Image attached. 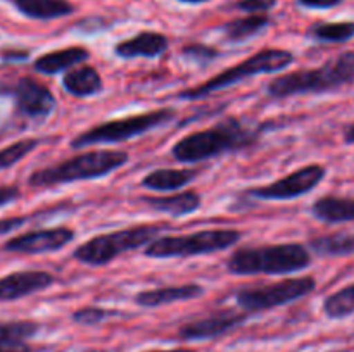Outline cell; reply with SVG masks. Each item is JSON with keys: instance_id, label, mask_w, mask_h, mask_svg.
Wrapping results in <instances>:
<instances>
[{"instance_id": "cell-10", "label": "cell", "mask_w": 354, "mask_h": 352, "mask_svg": "<svg viewBox=\"0 0 354 352\" xmlns=\"http://www.w3.org/2000/svg\"><path fill=\"white\" fill-rule=\"evenodd\" d=\"M325 175H327V169L324 166L308 164L277 182L251 188L248 193L259 200H294L317 188L324 182Z\"/></svg>"}, {"instance_id": "cell-25", "label": "cell", "mask_w": 354, "mask_h": 352, "mask_svg": "<svg viewBox=\"0 0 354 352\" xmlns=\"http://www.w3.org/2000/svg\"><path fill=\"white\" fill-rule=\"evenodd\" d=\"M310 37L325 43H344L354 38V21L342 23H318L310 28Z\"/></svg>"}, {"instance_id": "cell-38", "label": "cell", "mask_w": 354, "mask_h": 352, "mask_svg": "<svg viewBox=\"0 0 354 352\" xmlns=\"http://www.w3.org/2000/svg\"><path fill=\"white\" fill-rule=\"evenodd\" d=\"M147 352H196L192 349H171V351H147Z\"/></svg>"}, {"instance_id": "cell-8", "label": "cell", "mask_w": 354, "mask_h": 352, "mask_svg": "<svg viewBox=\"0 0 354 352\" xmlns=\"http://www.w3.org/2000/svg\"><path fill=\"white\" fill-rule=\"evenodd\" d=\"M175 117L173 109H158L144 114H133V116L121 117V119L106 121V123L95 124L88 130L82 131L71 140L73 148H85L92 145L102 144H121L135 137L156 130L161 124L169 123Z\"/></svg>"}, {"instance_id": "cell-17", "label": "cell", "mask_w": 354, "mask_h": 352, "mask_svg": "<svg viewBox=\"0 0 354 352\" xmlns=\"http://www.w3.org/2000/svg\"><path fill=\"white\" fill-rule=\"evenodd\" d=\"M90 59V52L85 47H66L59 48V50L47 52V54L40 55L37 61L33 62L35 71H38L40 75L54 76L59 75L62 71H69L75 66L83 64Z\"/></svg>"}, {"instance_id": "cell-34", "label": "cell", "mask_w": 354, "mask_h": 352, "mask_svg": "<svg viewBox=\"0 0 354 352\" xmlns=\"http://www.w3.org/2000/svg\"><path fill=\"white\" fill-rule=\"evenodd\" d=\"M24 223H26V217H3V219H0V235L17 230Z\"/></svg>"}, {"instance_id": "cell-14", "label": "cell", "mask_w": 354, "mask_h": 352, "mask_svg": "<svg viewBox=\"0 0 354 352\" xmlns=\"http://www.w3.org/2000/svg\"><path fill=\"white\" fill-rule=\"evenodd\" d=\"M54 283V276L47 271H14L0 278V302L23 299L48 289Z\"/></svg>"}, {"instance_id": "cell-29", "label": "cell", "mask_w": 354, "mask_h": 352, "mask_svg": "<svg viewBox=\"0 0 354 352\" xmlns=\"http://www.w3.org/2000/svg\"><path fill=\"white\" fill-rule=\"evenodd\" d=\"M182 54L185 55L189 61L196 62L199 66L211 64L213 61H216L220 57V52L216 48L209 47V45L204 43H189L182 48Z\"/></svg>"}, {"instance_id": "cell-36", "label": "cell", "mask_w": 354, "mask_h": 352, "mask_svg": "<svg viewBox=\"0 0 354 352\" xmlns=\"http://www.w3.org/2000/svg\"><path fill=\"white\" fill-rule=\"evenodd\" d=\"M28 57H30V54H28L26 50H10L2 55V61L9 62V64H14V62L28 61Z\"/></svg>"}, {"instance_id": "cell-23", "label": "cell", "mask_w": 354, "mask_h": 352, "mask_svg": "<svg viewBox=\"0 0 354 352\" xmlns=\"http://www.w3.org/2000/svg\"><path fill=\"white\" fill-rule=\"evenodd\" d=\"M268 24L270 17L266 14H251L248 17H241V19L230 21V23L225 24L223 35L227 40L239 43V41H245L261 33Z\"/></svg>"}, {"instance_id": "cell-26", "label": "cell", "mask_w": 354, "mask_h": 352, "mask_svg": "<svg viewBox=\"0 0 354 352\" xmlns=\"http://www.w3.org/2000/svg\"><path fill=\"white\" fill-rule=\"evenodd\" d=\"M324 313L330 320H342L354 314V283L328 295L324 302Z\"/></svg>"}, {"instance_id": "cell-3", "label": "cell", "mask_w": 354, "mask_h": 352, "mask_svg": "<svg viewBox=\"0 0 354 352\" xmlns=\"http://www.w3.org/2000/svg\"><path fill=\"white\" fill-rule=\"evenodd\" d=\"M127 162L128 154L124 150H88L61 161L59 164L37 169L28 178V185L33 188H48L75 182L99 179L118 171Z\"/></svg>"}, {"instance_id": "cell-12", "label": "cell", "mask_w": 354, "mask_h": 352, "mask_svg": "<svg viewBox=\"0 0 354 352\" xmlns=\"http://www.w3.org/2000/svg\"><path fill=\"white\" fill-rule=\"evenodd\" d=\"M12 97L17 113L30 119H47L57 106L50 90L33 78H21L12 86Z\"/></svg>"}, {"instance_id": "cell-30", "label": "cell", "mask_w": 354, "mask_h": 352, "mask_svg": "<svg viewBox=\"0 0 354 352\" xmlns=\"http://www.w3.org/2000/svg\"><path fill=\"white\" fill-rule=\"evenodd\" d=\"M113 311L102 309V307H95V306H86L82 307V309L75 311L73 313V321L78 324H85V326H93V324H99L102 321H106L107 317L113 316Z\"/></svg>"}, {"instance_id": "cell-4", "label": "cell", "mask_w": 354, "mask_h": 352, "mask_svg": "<svg viewBox=\"0 0 354 352\" xmlns=\"http://www.w3.org/2000/svg\"><path fill=\"white\" fill-rule=\"evenodd\" d=\"M354 79V52H344L317 69H301L272 79L266 86L270 97L286 99L308 93H325Z\"/></svg>"}, {"instance_id": "cell-31", "label": "cell", "mask_w": 354, "mask_h": 352, "mask_svg": "<svg viewBox=\"0 0 354 352\" xmlns=\"http://www.w3.org/2000/svg\"><path fill=\"white\" fill-rule=\"evenodd\" d=\"M277 0H241L237 2V9L251 14H265L272 7H275Z\"/></svg>"}, {"instance_id": "cell-21", "label": "cell", "mask_w": 354, "mask_h": 352, "mask_svg": "<svg viewBox=\"0 0 354 352\" xmlns=\"http://www.w3.org/2000/svg\"><path fill=\"white\" fill-rule=\"evenodd\" d=\"M311 213L324 223H348L354 221V199L334 195L322 197L313 204Z\"/></svg>"}, {"instance_id": "cell-24", "label": "cell", "mask_w": 354, "mask_h": 352, "mask_svg": "<svg viewBox=\"0 0 354 352\" xmlns=\"http://www.w3.org/2000/svg\"><path fill=\"white\" fill-rule=\"evenodd\" d=\"M313 252L324 257H337V255L354 254V235L334 233L317 237L310 242Z\"/></svg>"}, {"instance_id": "cell-6", "label": "cell", "mask_w": 354, "mask_h": 352, "mask_svg": "<svg viewBox=\"0 0 354 352\" xmlns=\"http://www.w3.org/2000/svg\"><path fill=\"white\" fill-rule=\"evenodd\" d=\"M242 233L234 228H211L187 235L156 237L144 247V254L154 259H183L194 255L214 254L227 251L241 242Z\"/></svg>"}, {"instance_id": "cell-22", "label": "cell", "mask_w": 354, "mask_h": 352, "mask_svg": "<svg viewBox=\"0 0 354 352\" xmlns=\"http://www.w3.org/2000/svg\"><path fill=\"white\" fill-rule=\"evenodd\" d=\"M14 6L26 17L40 21L59 19L75 10L69 0H14Z\"/></svg>"}, {"instance_id": "cell-19", "label": "cell", "mask_w": 354, "mask_h": 352, "mask_svg": "<svg viewBox=\"0 0 354 352\" xmlns=\"http://www.w3.org/2000/svg\"><path fill=\"white\" fill-rule=\"evenodd\" d=\"M62 88L73 97L86 99V97L99 95L104 90V81L100 72L93 66H75L66 71L62 78Z\"/></svg>"}, {"instance_id": "cell-39", "label": "cell", "mask_w": 354, "mask_h": 352, "mask_svg": "<svg viewBox=\"0 0 354 352\" xmlns=\"http://www.w3.org/2000/svg\"><path fill=\"white\" fill-rule=\"evenodd\" d=\"M178 2H185V3H203V2H207V0H178Z\"/></svg>"}, {"instance_id": "cell-7", "label": "cell", "mask_w": 354, "mask_h": 352, "mask_svg": "<svg viewBox=\"0 0 354 352\" xmlns=\"http://www.w3.org/2000/svg\"><path fill=\"white\" fill-rule=\"evenodd\" d=\"M161 226L158 224H137L111 233L95 235L75 248L73 257L86 266H106L118 255L135 248L145 247L158 237Z\"/></svg>"}, {"instance_id": "cell-35", "label": "cell", "mask_w": 354, "mask_h": 352, "mask_svg": "<svg viewBox=\"0 0 354 352\" xmlns=\"http://www.w3.org/2000/svg\"><path fill=\"white\" fill-rule=\"evenodd\" d=\"M342 0H299V3L308 9H330V7L339 6Z\"/></svg>"}, {"instance_id": "cell-1", "label": "cell", "mask_w": 354, "mask_h": 352, "mask_svg": "<svg viewBox=\"0 0 354 352\" xmlns=\"http://www.w3.org/2000/svg\"><path fill=\"white\" fill-rule=\"evenodd\" d=\"M259 130H251L235 117L220 121L206 130L194 131L180 138L171 148V155L178 162L196 164L209 161L218 155L244 150L258 141Z\"/></svg>"}, {"instance_id": "cell-15", "label": "cell", "mask_w": 354, "mask_h": 352, "mask_svg": "<svg viewBox=\"0 0 354 352\" xmlns=\"http://www.w3.org/2000/svg\"><path fill=\"white\" fill-rule=\"evenodd\" d=\"M169 47L166 35L158 31H140L135 37L120 41L114 47V54L121 59H156L165 54Z\"/></svg>"}, {"instance_id": "cell-13", "label": "cell", "mask_w": 354, "mask_h": 352, "mask_svg": "<svg viewBox=\"0 0 354 352\" xmlns=\"http://www.w3.org/2000/svg\"><path fill=\"white\" fill-rule=\"evenodd\" d=\"M248 313H220L209 317H201V320L185 323L178 330V337L182 340H211V338L221 337L228 331L235 330L245 321Z\"/></svg>"}, {"instance_id": "cell-32", "label": "cell", "mask_w": 354, "mask_h": 352, "mask_svg": "<svg viewBox=\"0 0 354 352\" xmlns=\"http://www.w3.org/2000/svg\"><path fill=\"white\" fill-rule=\"evenodd\" d=\"M0 352H33V349H31L24 340L2 338V340H0Z\"/></svg>"}, {"instance_id": "cell-2", "label": "cell", "mask_w": 354, "mask_h": 352, "mask_svg": "<svg viewBox=\"0 0 354 352\" xmlns=\"http://www.w3.org/2000/svg\"><path fill=\"white\" fill-rule=\"evenodd\" d=\"M311 254L303 244L259 245L241 247L232 252L227 261L228 273L237 276L245 275H287L310 268Z\"/></svg>"}, {"instance_id": "cell-20", "label": "cell", "mask_w": 354, "mask_h": 352, "mask_svg": "<svg viewBox=\"0 0 354 352\" xmlns=\"http://www.w3.org/2000/svg\"><path fill=\"white\" fill-rule=\"evenodd\" d=\"M196 178V169L161 168L147 173L142 178L140 185L147 190H154V192H176V190L185 188Z\"/></svg>"}, {"instance_id": "cell-16", "label": "cell", "mask_w": 354, "mask_h": 352, "mask_svg": "<svg viewBox=\"0 0 354 352\" xmlns=\"http://www.w3.org/2000/svg\"><path fill=\"white\" fill-rule=\"evenodd\" d=\"M204 293V289L197 283H185V285L159 286V289L144 290L135 295V302L142 307H159L168 306L173 302H185L194 300Z\"/></svg>"}, {"instance_id": "cell-9", "label": "cell", "mask_w": 354, "mask_h": 352, "mask_svg": "<svg viewBox=\"0 0 354 352\" xmlns=\"http://www.w3.org/2000/svg\"><path fill=\"white\" fill-rule=\"evenodd\" d=\"M315 289H317V280L311 276H297V278H286L272 285L241 289L235 292V300L244 313H265V311L303 299L310 295Z\"/></svg>"}, {"instance_id": "cell-5", "label": "cell", "mask_w": 354, "mask_h": 352, "mask_svg": "<svg viewBox=\"0 0 354 352\" xmlns=\"http://www.w3.org/2000/svg\"><path fill=\"white\" fill-rule=\"evenodd\" d=\"M294 62V54L290 50H283V48H263V50L256 52L251 57L245 61L239 62L234 68H228L225 71L218 72L216 76L207 79L203 85H197L194 88L182 90L178 93V99L182 100H201L206 97L218 93L220 90L230 88V86L237 85V83L244 81V79L254 78L259 75H272V72H279L286 69Z\"/></svg>"}, {"instance_id": "cell-37", "label": "cell", "mask_w": 354, "mask_h": 352, "mask_svg": "<svg viewBox=\"0 0 354 352\" xmlns=\"http://www.w3.org/2000/svg\"><path fill=\"white\" fill-rule=\"evenodd\" d=\"M344 141H346V144H354V124H351V126L346 128Z\"/></svg>"}, {"instance_id": "cell-33", "label": "cell", "mask_w": 354, "mask_h": 352, "mask_svg": "<svg viewBox=\"0 0 354 352\" xmlns=\"http://www.w3.org/2000/svg\"><path fill=\"white\" fill-rule=\"evenodd\" d=\"M21 197V192L17 186L9 185V186H0V207L7 206V204L14 202Z\"/></svg>"}, {"instance_id": "cell-18", "label": "cell", "mask_w": 354, "mask_h": 352, "mask_svg": "<svg viewBox=\"0 0 354 352\" xmlns=\"http://www.w3.org/2000/svg\"><path fill=\"white\" fill-rule=\"evenodd\" d=\"M142 202L147 204L151 209L158 213L169 214L173 217H182L187 214H194L199 211L203 199L194 190H183L176 192L173 195H161V197H140Z\"/></svg>"}, {"instance_id": "cell-11", "label": "cell", "mask_w": 354, "mask_h": 352, "mask_svg": "<svg viewBox=\"0 0 354 352\" xmlns=\"http://www.w3.org/2000/svg\"><path fill=\"white\" fill-rule=\"evenodd\" d=\"M73 240H75V231L71 228H44V230H33L16 235L3 244V251L26 255L48 254V252L61 251Z\"/></svg>"}, {"instance_id": "cell-28", "label": "cell", "mask_w": 354, "mask_h": 352, "mask_svg": "<svg viewBox=\"0 0 354 352\" xmlns=\"http://www.w3.org/2000/svg\"><path fill=\"white\" fill-rule=\"evenodd\" d=\"M38 331V324L33 321H0V340L16 338L26 340Z\"/></svg>"}, {"instance_id": "cell-27", "label": "cell", "mask_w": 354, "mask_h": 352, "mask_svg": "<svg viewBox=\"0 0 354 352\" xmlns=\"http://www.w3.org/2000/svg\"><path fill=\"white\" fill-rule=\"evenodd\" d=\"M37 138H23V140H17L7 147L0 148V171L12 168L17 162L23 161L28 154H31L37 148Z\"/></svg>"}]
</instances>
